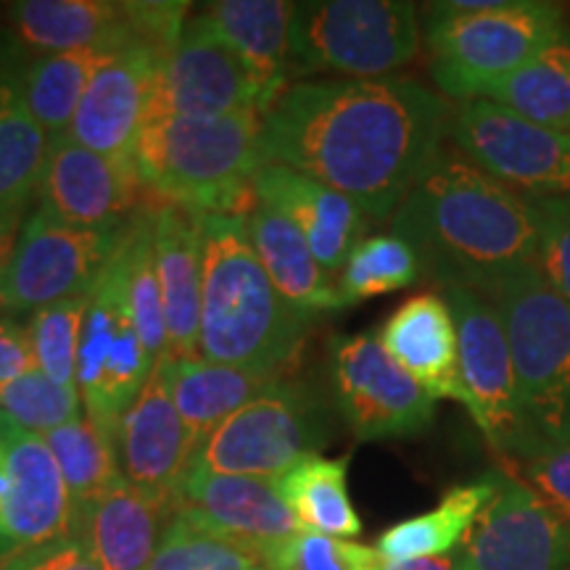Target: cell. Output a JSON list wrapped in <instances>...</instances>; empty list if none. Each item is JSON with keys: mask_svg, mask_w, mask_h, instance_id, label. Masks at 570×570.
Wrapping results in <instances>:
<instances>
[{"mask_svg": "<svg viewBox=\"0 0 570 570\" xmlns=\"http://www.w3.org/2000/svg\"><path fill=\"white\" fill-rule=\"evenodd\" d=\"M452 106L410 77L306 80L262 114V161L291 167L389 219L449 140Z\"/></svg>", "mask_w": 570, "mask_h": 570, "instance_id": "obj_1", "label": "cell"}, {"mask_svg": "<svg viewBox=\"0 0 570 570\" xmlns=\"http://www.w3.org/2000/svg\"><path fill=\"white\" fill-rule=\"evenodd\" d=\"M441 288L491 296L537 265L539 217L531 198L475 167L446 140L423 180L391 217Z\"/></svg>", "mask_w": 570, "mask_h": 570, "instance_id": "obj_2", "label": "cell"}, {"mask_svg": "<svg viewBox=\"0 0 570 570\" xmlns=\"http://www.w3.org/2000/svg\"><path fill=\"white\" fill-rule=\"evenodd\" d=\"M204 283L198 356L214 365L283 375L296 360L312 320L269 281L244 214H204Z\"/></svg>", "mask_w": 570, "mask_h": 570, "instance_id": "obj_3", "label": "cell"}, {"mask_svg": "<svg viewBox=\"0 0 570 570\" xmlns=\"http://www.w3.org/2000/svg\"><path fill=\"white\" fill-rule=\"evenodd\" d=\"M132 161L161 202L204 214H246L254 206V175L265 167L262 111L151 119Z\"/></svg>", "mask_w": 570, "mask_h": 570, "instance_id": "obj_4", "label": "cell"}, {"mask_svg": "<svg viewBox=\"0 0 570 570\" xmlns=\"http://www.w3.org/2000/svg\"><path fill=\"white\" fill-rule=\"evenodd\" d=\"M425 17L433 82L462 104L487 96L568 27L566 9L544 0H504L494 11L431 3Z\"/></svg>", "mask_w": 570, "mask_h": 570, "instance_id": "obj_5", "label": "cell"}, {"mask_svg": "<svg viewBox=\"0 0 570 570\" xmlns=\"http://www.w3.org/2000/svg\"><path fill=\"white\" fill-rule=\"evenodd\" d=\"M487 298L508 333L533 449L570 441V304L537 267L510 277Z\"/></svg>", "mask_w": 570, "mask_h": 570, "instance_id": "obj_6", "label": "cell"}, {"mask_svg": "<svg viewBox=\"0 0 570 570\" xmlns=\"http://www.w3.org/2000/svg\"><path fill=\"white\" fill-rule=\"evenodd\" d=\"M420 19L404 0H309L296 3L291 63L306 75L381 80L415 61Z\"/></svg>", "mask_w": 570, "mask_h": 570, "instance_id": "obj_7", "label": "cell"}, {"mask_svg": "<svg viewBox=\"0 0 570 570\" xmlns=\"http://www.w3.org/2000/svg\"><path fill=\"white\" fill-rule=\"evenodd\" d=\"M331 439L327 410L306 383L277 381L198 444L188 473L281 481Z\"/></svg>", "mask_w": 570, "mask_h": 570, "instance_id": "obj_8", "label": "cell"}, {"mask_svg": "<svg viewBox=\"0 0 570 570\" xmlns=\"http://www.w3.org/2000/svg\"><path fill=\"white\" fill-rule=\"evenodd\" d=\"M458 325L460 381L465 407L489 444L510 460L533 452V439L520 404L515 362L497 306L479 291L441 288Z\"/></svg>", "mask_w": 570, "mask_h": 570, "instance_id": "obj_9", "label": "cell"}, {"mask_svg": "<svg viewBox=\"0 0 570 570\" xmlns=\"http://www.w3.org/2000/svg\"><path fill=\"white\" fill-rule=\"evenodd\" d=\"M122 244V240H119ZM156 362L142 344L127 302L125 269L119 246L90 291L88 317H85L77 389H80L85 415L114 436L119 417L146 386Z\"/></svg>", "mask_w": 570, "mask_h": 570, "instance_id": "obj_10", "label": "cell"}, {"mask_svg": "<svg viewBox=\"0 0 570 570\" xmlns=\"http://www.w3.org/2000/svg\"><path fill=\"white\" fill-rule=\"evenodd\" d=\"M449 142L520 196H570V132L531 122L489 98H473L452 114Z\"/></svg>", "mask_w": 570, "mask_h": 570, "instance_id": "obj_11", "label": "cell"}, {"mask_svg": "<svg viewBox=\"0 0 570 570\" xmlns=\"http://www.w3.org/2000/svg\"><path fill=\"white\" fill-rule=\"evenodd\" d=\"M333 399L360 441L407 439L436 415V399L391 360L375 333L331 341Z\"/></svg>", "mask_w": 570, "mask_h": 570, "instance_id": "obj_12", "label": "cell"}, {"mask_svg": "<svg viewBox=\"0 0 570 570\" xmlns=\"http://www.w3.org/2000/svg\"><path fill=\"white\" fill-rule=\"evenodd\" d=\"M256 77L206 13L188 17L180 40L156 71L146 122L164 117H227L267 111Z\"/></svg>", "mask_w": 570, "mask_h": 570, "instance_id": "obj_13", "label": "cell"}, {"mask_svg": "<svg viewBox=\"0 0 570 570\" xmlns=\"http://www.w3.org/2000/svg\"><path fill=\"white\" fill-rule=\"evenodd\" d=\"M127 230H85L38 212L21 227L17 252L3 275L9 309L40 312L90 294Z\"/></svg>", "mask_w": 570, "mask_h": 570, "instance_id": "obj_14", "label": "cell"}, {"mask_svg": "<svg viewBox=\"0 0 570 570\" xmlns=\"http://www.w3.org/2000/svg\"><path fill=\"white\" fill-rule=\"evenodd\" d=\"M458 570H570V523L515 475L499 489L452 552Z\"/></svg>", "mask_w": 570, "mask_h": 570, "instance_id": "obj_15", "label": "cell"}, {"mask_svg": "<svg viewBox=\"0 0 570 570\" xmlns=\"http://www.w3.org/2000/svg\"><path fill=\"white\" fill-rule=\"evenodd\" d=\"M142 188L135 161L109 159L61 138L51 142L42 169L40 209L85 230H117L146 206Z\"/></svg>", "mask_w": 570, "mask_h": 570, "instance_id": "obj_16", "label": "cell"}, {"mask_svg": "<svg viewBox=\"0 0 570 570\" xmlns=\"http://www.w3.org/2000/svg\"><path fill=\"white\" fill-rule=\"evenodd\" d=\"M111 439L122 481L161 502H175L196 444L173 402L167 356L156 362L146 386L119 417Z\"/></svg>", "mask_w": 570, "mask_h": 570, "instance_id": "obj_17", "label": "cell"}, {"mask_svg": "<svg viewBox=\"0 0 570 570\" xmlns=\"http://www.w3.org/2000/svg\"><path fill=\"white\" fill-rule=\"evenodd\" d=\"M164 59L167 53L142 40H130L114 51L92 75L63 138L109 159L132 161Z\"/></svg>", "mask_w": 570, "mask_h": 570, "instance_id": "obj_18", "label": "cell"}, {"mask_svg": "<svg viewBox=\"0 0 570 570\" xmlns=\"http://www.w3.org/2000/svg\"><path fill=\"white\" fill-rule=\"evenodd\" d=\"M173 510L198 529L254 552L259 560L275 544L302 531L277 481L248 475L188 473L177 489Z\"/></svg>", "mask_w": 570, "mask_h": 570, "instance_id": "obj_19", "label": "cell"}, {"mask_svg": "<svg viewBox=\"0 0 570 570\" xmlns=\"http://www.w3.org/2000/svg\"><path fill=\"white\" fill-rule=\"evenodd\" d=\"M0 446L11 483L0 537L27 550L71 539L69 489L46 439L0 415Z\"/></svg>", "mask_w": 570, "mask_h": 570, "instance_id": "obj_20", "label": "cell"}, {"mask_svg": "<svg viewBox=\"0 0 570 570\" xmlns=\"http://www.w3.org/2000/svg\"><path fill=\"white\" fill-rule=\"evenodd\" d=\"M254 202L291 219L327 275H341L370 227L365 209L352 198L281 164H265L254 175Z\"/></svg>", "mask_w": 570, "mask_h": 570, "instance_id": "obj_21", "label": "cell"}, {"mask_svg": "<svg viewBox=\"0 0 570 570\" xmlns=\"http://www.w3.org/2000/svg\"><path fill=\"white\" fill-rule=\"evenodd\" d=\"M151 235L164 320H167V356L169 360L198 356L204 283L202 212L173 202L151 204Z\"/></svg>", "mask_w": 570, "mask_h": 570, "instance_id": "obj_22", "label": "cell"}, {"mask_svg": "<svg viewBox=\"0 0 570 570\" xmlns=\"http://www.w3.org/2000/svg\"><path fill=\"white\" fill-rule=\"evenodd\" d=\"M173 512V502L119 481L75 510L71 539L104 570H148Z\"/></svg>", "mask_w": 570, "mask_h": 570, "instance_id": "obj_23", "label": "cell"}, {"mask_svg": "<svg viewBox=\"0 0 570 570\" xmlns=\"http://www.w3.org/2000/svg\"><path fill=\"white\" fill-rule=\"evenodd\" d=\"M383 348L404 373H410L433 399L465 404L460 381L458 325L441 294H417L383 323Z\"/></svg>", "mask_w": 570, "mask_h": 570, "instance_id": "obj_24", "label": "cell"}, {"mask_svg": "<svg viewBox=\"0 0 570 570\" xmlns=\"http://www.w3.org/2000/svg\"><path fill=\"white\" fill-rule=\"evenodd\" d=\"M17 38L40 56L122 48L135 40L130 3L114 0H19L9 6Z\"/></svg>", "mask_w": 570, "mask_h": 570, "instance_id": "obj_25", "label": "cell"}, {"mask_svg": "<svg viewBox=\"0 0 570 570\" xmlns=\"http://www.w3.org/2000/svg\"><path fill=\"white\" fill-rule=\"evenodd\" d=\"M244 217L254 252L285 302L309 320L323 312L344 309L338 283L320 267L317 256L291 219L259 202H254Z\"/></svg>", "mask_w": 570, "mask_h": 570, "instance_id": "obj_26", "label": "cell"}, {"mask_svg": "<svg viewBox=\"0 0 570 570\" xmlns=\"http://www.w3.org/2000/svg\"><path fill=\"white\" fill-rule=\"evenodd\" d=\"M296 3L285 0H219L206 17L230 42L273 104L288 88L291 24Z\"/></svg>", "mask_w": 570, "mask_h": 570, "instance_id": "obj_27", "label": "cell"}, {"mask_svg": "<svg viewBox=\"0 0 570 570\" xmlns=\"http://www.w3.org/2000/svg\"><path fill=\"white\" fill-rule=\"evenodd\" d=\"M167 373L173 402L196 449L219 423H225L252 399L283 381V375L214 365L202 356H188V360H169L167 356Z\"/></svg>", "mask_w": 570, "mask_h": 570, "instance_id": "obj_28", "label": "cell"}, {"mask_svg": "<svg viewBox=\"0 0 570 570\" xmlns=\"http://www.w3.org/2000/svg\"><path fill=\"white\" fill-rule=\"evenodd\" d=\"M497 489L499 473L449 489L433 510L399 520L389 531H383L375 550L389 562L452 554L473 529L483 508L494 499Z\"/></svg>", "mask_w": 570, "mask_h": 570, "instance_id": "obj_29", "label": "cell"}, {"mask_svg": "<svg viewBox=\"0 0 570 570\" xmlns=\"http://www.w3.org/2000/svg\"><path fill=\"white\" fill-rule=\"evenodd\" d=\"M119 48H88V51L35 56L19 77V90L27 109L38 119L48 138L61 140L69 132L80 101L98 69Z\"/></svg>", "mask_w": 570, "mask_h": 570, "instance_id": "obj_30", "label": "cell"}, {"mask_svg": "<svg viewBox=\"0 0 570 570\" xmlns=\"http://www.w3.org/2000/svg\"><path fill=\"white\" fill-rule=\"evenodd\" d=\"M51 138L27 109L17 80H0V214L21 217L40 194Z\"/></svg>", "mask_w": 570, "mask_h": 570, "instance_id": "obj_31", "label": "cell"}, {"mask_svg": "<svg viewBox=\"0 0 570 570\" xmlns=\"http://www.w3.org/2000/svg\"><path fill=\"white\" fill-rule=\"evenodd\" d=\"M346 475L348 454L336 460L309 454L277 481V489L285 504L294 510L302 529L352 539L362 533V520L348 497Z\"/></svg>", "mask_w": 570, "mask_h": 570, "instance_id": "obj_32", "label": "cell"}, {"mask_svg": "<svg viewBox=\"0 0 570 570\" xmlns=\"http://www.w3.org/2000/svg\"><path fill=\"white\" fill-rule=\"evenodd\" d=\"M483 98L550 130L570 132V27Z\"/></svg>", "mask_w": 570, "mask_h": 570, "instance_id": "obj_33", "label": "cell"}, {"mask_svg": "<svg viewBox=\"0 0 570 570\" xmlns=\"http://www.w3.org/2000/svg\"><path fill=\"white\" fill-rule=\"evenodd\" d=\"M46 444L59 462L63 483L69 489L71 512L92 502L122 481L117 452L109 431L92 423L88 415L48 431Z\"/></svg>", "mask_w": 570, "mask_h": 570, "instance_id": "obj_34", "label": "cell"}, {"mask_svg": "<svg viewBox=\"0 0 570 570\" xmlns=\"http://www.w3.org/2000/svg\"><path fill=\"white\" fill-rule=\"evenodd\" d=\"M119 259H122L132 320L151 360L159 362L167 356V320H164L159 277L154 265L151 204L142 206L138 217L127 225L122 244H119Z\"/></svg>", "mask_w": 570, "mask_h": 570, "instance_id": "obj_35", "label": "cell"}, {"mask_svg": "<svg viewBox=\"0 0 570 570\" xmlns=\"http://www.w3.org/2000/svg\"><path fill=\"white\" fill-rule=\"evenodd\" d=\"M423 275V262L402 235H370L348 254L338 275V291L344 304L352 306L365 298L410 288Z\"/></svg>", "mask_w": 570, "mask_h": 570, "instance_id": "obj_36", "label": "cell"}, {"mask_svg": "<svg viewBox=\"0 0 570 570\" xmlns=\"http://www.w3.org/2000/svg\"><path fill=\"white\" fill-rule=\"evenodd\" d=\"M88 304L90 294L67 298V302L35 312L27 325L35 367L63 389H77V365H80Z\"/></svg>", "mask_w": 570, "mask_h": 570, "instance_id": "obj_37", "label": "cell"}, {"mask_svg": "<svg viewBox=\"0 0 570 570\" xmlns=\"http://www.w3.org/2000/svg\"><path fill=\"white\" fill-rule=\"evenodd\" d=\"M259 566L254 552L214 537L173 512L148 570H254Z\"/></svg>", "mask_w": 570, "mask_h": 570, "instance_id": "obj_38", "label": "cell"}, {"mask_svg": "<svg viewBox=\"0 0 570 570\" xmlns=\"http://www.w3.org/2000/svg\"><path fill=\"white\" fill-rule=\"evenodd\" d=\"M82 407L80 389H63L40 370L21 375L19 381L0 391V415L38 436L82 417Z\"/></svg>", "mask_w": 570, "mask_h": 570, "instance_id": "obj_39", "label": "cell"}, {"mask_svg": "<svg viewBox=\"0 0 570 570\" xmlns=\"http://www.w3.org/2000/svg\"><path fill=\"white\" fill-rule=\"evenodd\" d=\"M265 570H383L375 547L302 529L262 554Z\"/></svg>", "mask_w": 570, "mask_h": 570, "instance_id": "obj_40", "label": "cell"}, {"mask_svg": "<svg viewBox=\"0 0 570 570\" xmlns=\"http://www.w3.org/2000/svg\"><path fill=\"white\" fill-rule=\"evenodd\" d=\"M539 217L537 267L554 294L570 304V196L531 198Z\"/></svg>", "mask_w": 570, "mask_h": 570, "instance_id": "obj_41", "label": "cell"}, {"mask_svg": "<svg viewBox=\"0 0 570 570\" xmlns=\"http://www.w3.org/2000/svg\"><path fill=\"white\" fill-rule=\"evenodd\" d=\"M523 483L537 491L562 520L570 523V441L541 444L518 462Z\"/></svg>", "mask_w": 570, "mask_h": 570, "instance_id": "obj_42", "label": "cell"}, {"mask_svg": "<svg viewBox=\"0 0 570 570\" xmlns=\"http://www.w3.org/2000/svg\"><path fill=\"white\" fill-rule=\"evenodd\" d=\"M32 370L38 367H35L27 327H19L11 320L0 317V391L19 381L21 375L32 373Z\"/></svg>", "mask_w": 570, "mask_h": 570, "instance_id": "obj_43", "label": "cell"}, {"mask_svg": "<svg viewBox=\"0 0 570 570\" xmlns=\"http://www.w3.org/2000/svg\"><path fill=\"white\" fill-rule=\"evenodd\" d=\"M30 552L32 570H104L96 560L85 552V547L77 539L59 541V544L40 547Z\"/></svg>", "mask_w": 570, "mask_h": 570, "instance_id": "obj_44", "label": "cell"}, {"mask_svg": "<svg viewBox=\"0 0 570 570\" xmlns=\"http://www.w3.org/2000/svg\"><path fill=\"white\" fill-rule=\"evenodd\" d=\"M19 219L13 214H0V277L6 275L9 269L13 252H17V240H19Z\"/></svg>", "mask_w": 570, "mask_h": 570, "instance_id": "obj_45", "label": "cell"}, {"mask_svg": "<svg viewBox=\"0 0 570 570\" xmlns=\"http://www.w3.org/2000/svg\"><path fill=\"white\" fill-rule=\"evenodd\" d=\"M383 570H458V562H454V554H444V558L399 560V562L383 560Z\"/></svg>", "mask_w": 570, "mask_h": 570, "instance_id": "obj_46", "label": "cell"}, {"mask_svg": "<svg viewBox=\"0 0 570 570\" xmlns=\"http://www.w3.org/2000/svg\"><path fill=\"white\" fill-rule=\"evenodd\" d=\"M0 570H32V566H30V552L17 554V558L6 560L3 566H0Z\"/></svg>", "mask_w": 570, "mask_h": 570, "instance_id": "obj_47", "label": "cell"}, {"mask_svg": "<svg viewBox=\"0 0 570 570\" xmlns=\"http://www.w3.org/2000/svg\"><path fill=\"white\" fill-rule=\"evenodd\" d=\"M9 309V298H6V288H3V277H0V312Z\"/></svg>", "mask_w": 570, "mask_h": 570, "instance_id": "obj_48", "label": "cell"}, {"mask_svg": "<svg viewBox=\"0 0 570 570\" xmlns=\"http://www.w3.org/2000/svg\"><path fill=\"white\" fill-rule=\"evenodd\" d=\"M6 458H3V446H0V465H3Z\"/></svg>", "mask_w": 570, "mask_h": 570, "instance_id": "obj_49", "label": "cell"}, {"mask_svg": "<svg viewBox=\"0 0 570 570\" xmlns=\"http://www.w3.org/2000/svg\"><path fill=\"white\" fill-rule=\"evenodd\" d=\"M254 570H265V568H262V566H259V568H254Z\"/></svg>", "mask_w": 570, "mask_h": 570, "instance_id": "obj_50", "label": "cell"}]
</instances>
